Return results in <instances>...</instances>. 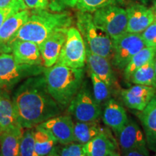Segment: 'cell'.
Returning a JSON list of instances; mask_svg holds the SVG:
<instances>
[{
  "label": "cell",
  "mask_w": 156,
  "mask_h": 156,
  "mask_svg": "<svg viewBox=\"0 0 156 156\" xmlns=\"http://www.w3.org/2000/svg\"><path fill=\"white\" fill-rule=\"evenodd\" d=\"M73 23V17L68 12L33 9L28 20L20 27L11 42L17 40L36 43L38 46L56 31L68 29Z\"/></svg>",
  "instance_id": "7a4b0ae2"
},
{
  "label": "cell",
  "mask_w": 156,
  "mask_h": 156,
  "mask_svg": "<svg viewBox=\"0 0 156 156\" xmlns=\"http://www.w3.org/2000/svg\"><path fill=\"white\" fill-rule=\"evenodd\" d=\"M12 99L17 120L23 128L38 126L58 116L62 111L48 93L44 74L25 79Z\"/></svg>",
  "instance_id": "6da1fadb"
},
{
  "label": "cell",
  "mask_w": 156,
  "mask_h": 156,
  "mask_svg": "<svg viewBox=\"0 0 156 156\" xmlns=\"http://www.w3.org/2000/svg\"><path fill=\"white\" fill-rule=\"evenodd\" d=\"M107 156H121V155L118 153H117L116 151H115V152H114V153L109 154V155H107Z\"/></svg>",
  "instance_id": "74e56055"
},
{
  "label": "cell",
  "mask_w": 156,
  "mask_h": 156,
  "mask_svg": "<svg viewBox=\"0 0 156 156\" xmlns=\"http://www.w3.org/2000/svg\"><path fill=\"white\" fill-rule=\"evenodd\" d=\"M20 156H36L34 144V129H27L21 139Z\"/></svg>",
  "instance_id": "f1b7e54d"
},
{
  "label": "cell",
  "mask_w": 156,
  "mask_h": 156,
  "mask_svg": "<svg viewBox=\"0 0 156 156\" xmlns=\"http://www.w3.org/2000/svg\"><path fill=\"white\" fill-rule=\"evenodd\" d=\"M152 9H153V11L154 12V15H155V21L156 22V7H152Z\"/></svg>",
  "instance_id": "f35d334b"
},
{
  "label": "cell",
  "mask_w": 156,
  "mask_h": 156,
  "mask_svg": "<svg viewBox=\"0 0 156 156\" xmlns=\"http://www.w3.org/2000/svg\"><path fill=\"white\" fill-rule=\"evenodd\" d=\"M145 46L156 48V22L152 23L141 34Z\"/></svg>",
  "instance_id": "d6a6232c"
},
{
  "label": "cell",
  "mask_w": 156,
  "mask_h": 156,
  "mask_svg": "<svg viewBox=\"0 0 156 156\" xmlns=\"http://www.w3.org/2000/svg\"><path fill=\"white\" fill-rule=\"evenodd\" d=\"M67 112L77 122H96L102 114L101 106L95 101L87 84L83 83L68 106Z\"/></svg>",
  "instance_id": "52a82bcc"
},
{
  "label": "cell",
  "mask_w": 156,
  "mask_h": 156,
  "mask_svg": "<svg viewBox=\"0 0 156 156\" xmlns=\"http://www.w3.org/2000/svg\"><path fill=\"white\" fill-rule=\"evenodd\" d=\"M102 118L103 123L112 129L116 135L125 126L129 119L124 106L113 98H109L104 103Z\"/></svg>",
  "instance_id": "e0dca14e"
},
{
  "label": "cell",
  "mask_w": 156,
  "mask_h": 156,
  "mask_svg": "<svg viewBox=\"0 0 156 156\" xmlns=\"http://www.w3.org/2000/svg\"><path fill=\"white\" fill-rule=\"evenodd\" d=\"M155 156H156V155H155Z\"/></svg>",
  "instance_id": "f6af8a7d"
},
{
  "label": "cell",
  "mask_w": 156,
  "mask_h": 156,
  "mask_svg": "<svg viewBox=\"0 0 156 156\" xmlns=\"http://www.w3.org/2000/svg\"><path fill=\"white\" fill-rule=\"evenodd\" d=\"M2 130H1V129H0V134H2Z\"/></svg>",
  "instance_id": "b9f144b4"
},
{
  "label": "cell",
  "mask_w": 156,
  "mask_h": 156,
  "mask_svg": "<svg viewBox=\"0 0 156 156\" xmlns=\"http://www.w3.org/2000/svg\"><path fill=\"white\" fill-rule=\"evenodd\" d=\"M12 99L6 91L0 90V129L2 132L20 128Z\"/></svg>",
  "instance_id": "ffe728a7"
},
{
  "label": "cell",
  "mask_w": 156,
  "mask_h": 156,
  "mask_svg": "<svg viewBox=\"0 0 156 156\" xmlns=\"http://www.w3.org/2000/svg\"><path fill=\"white\" fill-rule=\"evenodd\" d=\"M137 116L145 132L147 147L156 153V93Z\"/></svg>",
  "instance_id": "ac0fdd59"
},
{
  "label": "cell",
  "mask_w": 156,
  "mask_h": 156,
  "mask_svg": "<svg viewBox=\"0 0 156 156\" xmlns=\"http://www.w3.org/2000/svg\"><path fill=\"white\" fill-rule=\"evenodd\" d=\"M0 156H2V155H1V154H0Z\"/></svg>",
  "instance_id": "ee69618b"
},
{
  "label": "cell",
  "mask_w": 156,
  "mask_h": 156,
  "mask_svg": "<svg viewBox=\"0 0 156 156\" xmlns=\"http://www.w3.org/2000/svg\"><path fill=\"white\" fill-rule=\"evenodd\" d=\"M129 82L134 85H142L156 88V75L154 59L148 62L136 70L129 78Z\"/></svg>",
  "instance_id": "484cf974"
},
{
  "label": "cell",
  "mask_w": 156,
  "mask_h": 156,
  "mask_svg": "<svg viewBox=\"0 0 156 156\" xmlns=\"http://www.w3.org/2000/svg\"><path fill=\"white\" fill-rule=\"evenodd\" d=\"M86 62V48L83 36L77 28L70 27L67 39L56 63L72 68H83Z\"/></svg>",
  "instance_id": "9c48e42d"
},
{
  "label": "cell",
  "mask_w": 156,
  "mask_h": 156,
  "mask_svg": "<svg viewBox=\"0 0 156 156\" xmlns=\"http://www.w3.org/2000/svg\"><path fill=\"white\" fill-rule=\"evenodd\" d=\"M155 55L156 48L153 47L145 46L139 52H137L132 58V59L124 69V75L126 80H129V78L131 77L132 75L136 69L147 63L148 62L154 59Z\"/></svg>",
  "instance_id": "d4e9b609"
},
{
  "label": "cell",
  "mask_w": 156,
  "mask_h": 156,
  "mask_svg": "<svg viewBox=\"0 0 156 156\" xmlns=\"http://www.w3.org/2000/svg\"><path fill=\"white\" fill-rule=\"evenodd\" d=\"M24 9H26V7L23 0H12L8 6L0 8V28L9 17Z\"/></svg>",
  "instance_id": "f546056e"
},
{
  "label": "cell",
  "mask_w": 156,
  "mask_h": 156,
  "mask_svg": "<svg viewBox=\"0 0 156 156\" xmlns=\"http://www.w3.org/2000/svg\"><path fill=\"white\" fill-rule=\"evenodd\" d=\"M128 16L126 32L140 34L155 22L153 9L140 4H133L126 9Z\"/></svg>",
  "instance_id": "7c38bea8"
},
{
  "label": "cell",
  "mask_w": 156,
  "mask_h": 156,
  "mask_svg": "<svg viewBox=\"0 0 156 156\" xmlns=\"http://www.w3.org/2000/svg\"><path fill=\"white\" fill-rule=\"evenodd\" d=\"M153 7H156V1H155V2H153Z\"/></svg>",
  "instance_id": "60d3db41"
},
{
  "label": "cell",
  "mask_w": 156,
  "mask_h": 156,
  "mask_svg": "<svg viewBox=\"0 0 156 156\" xmlns=\"http://www.w3.org/2000/svg\"><path fill=\"white\" fill-rule=\"evenodd\" d=\"M77 27L83 36L85 47L88 48L93 53L108 59L112 57V39L95 24L90 13L78 12Z\"/></svg>",
  "instance_id": "277c9868"
},
{
  "label": "cell",
  "mask_w": 156,
  "mask_h": 156,
  "mask_svg": "<svg viewBox=\"0 0 156 156\" xmlns=\"http://www.w3.org/2000/svg\"><path fill=\"white\" fill-rule=\"evenodd\" d=\"M56 138L48 130L40 126L34 129V144L36 156H46L56 147Z\"/></svg>",
  "instance_id": "603a6c76"
},
{
  "label": "cell",
  "mask_w": 156,
  "mask_h": 156,
  "mask_svg": "<svg viewBox=\"0 0 156 156\" xmlns=\"http://www.w3.org/2000/svg\"><path fill=\"white\" fill-rule=\"evenodd\" d=\"M30 10L24 9L11 15L0 28V54L11 52V42L20 27L28 20Z\"/></svg>",
  "instance_id": "8fae6325"
},
{
  "label": "cell",
  "mask_w": 156,
  "mask_h": 156,
  "mask_svg": "<svg viewBox=\"0 0 156 156\" xmlns=\"http://www.w3.org/2000/svg\"><path fill=\"white\" fill-rule=\"evenodd\" d=\"M68 29H62L56 31L39 46L43 63L46 68L52 67L57 62L67 39Z\"/></svg>",
  "instance_id": "5bb4252c"
},
{
  "label": "cell",
  "mask_w": 156,
  "mask_h": 156,
  "mask_svg": "<svg viewBox=\"0 0 156 156\" xmlns=\"http://www.w3.org/2000/svg\"><path fill=\"white\" fill-rule=\"evenodd\" d=\"M89 75L93 84V96L99 104H104L110 98V87L100 77L89 71Z\"/></svg>",
  "instance_id": "83f0119b"
},
{
  "label": "cell",
  "mask_w": 156,
  "mask_h": 156,
  "mask_svg": "<svg viewBox=\"0 0 156 156\" xmlns=\"http://www.w3.org/2000/svg\"><path fill=\"white\" fill-rule=\"evenodd\" d=\"M123 156H150V154L147 147H143L124 153Z\"/></svg>",
  "instance_id": "e575fe53"
},
{
  "label": "cell",
  "mask_w": 156,
  "mask_h": 156,
  "mask_svg": "<svg viewBox=\"0 0 156 156\" xmlns=\"http://www.w3.org/2000/svg\"><path fill=\"white\" fill-rule=\"evenodd\" d=\"M12 0H0V8H4L8 6Z\"/></svg>",
  "instance_id": "d590c367"
},
{
  "label": "cell",
  "mask_w": 156,
  "mask_h": 156,
  "mask_svg": "<svg viewBox=\"0 0 156 156\" xmlns=\"http://www.w3.org/2000/svg\"><path fill=\"white\" fill-rule=\"evenodd\" d=\"M26 9H46L48 0H23Z\"/></svg>",
  "instance_id": "836d02e7"
},
{
  "label": "cell",
  "mask_w": 156,
  "mask_h": 156,
  "mask_svg": "<svg viewBox=\"0 0 156 156\" xmlns=\"http://www.w3.org/2000/svg\"><path fill=\"white\" fill-rule=\"evenodd\" d=\"M11 52L15 61L20 64L41 66L43 59L40 48L36 43L17 40L11 45Z\"/></svg>",
  "instance_id": "2e32d148"
},
{
  "label": "cell",
  "mask_w": 156,
  "mask_h": 156,
  "mask_svg": "<svg viewBox=\"0 0 156 156\" xmlns=\"http://www.w3.org/2000/svg\"><path fill=\"white\" fill-rule=\"evenodd\" d=\"M156 93L155 87L134 85L121 92L123 103L128 108L141 112L144 110Z\"/></svg>",
  "instance_id": "4fadbf2b"
},
{
  "label": "cell",
  "mask_w": 156,
  "mask_h": 156,
  "mask_svg": "<svg viewBox=\"0 0 156 156\" xmlns=\"http://www.w3.org/2000/svg\"><path fill=\"white\" fill-rule=\"evenodd\" d=\"M87 156H107L116 151L114 140L104 131L83 145Z\"/></svg>",
  "instance_id": "44dd1931"
},
{
  "label": "cell",
  "mask_w": 156,
  "mask_h": 156,
  "mask_svg": "<svg viewBox=\"0 0 156 156\" xmlns=\"http://www.w3.org/2000/svg\"><path fill=\"white\" fill-rule=\"evenodd\" d=\"M126 0H77L75 7L79 12H94L108 5H123Z\"/></svg>",
  "instance_id": "4316f807"
},
{
  "label": "cell",
  "mask_w": 156,
  "mask_h": 156,
  "mask_svg": "<svg viewBox=\"0 0 156 156\" xmlns=\"http://www.w3.org/2000/svg\"><path fill=\"white\" fill-rule=\"evenodd\" d=\"M86 64L88 71L100 77L109 87L114 85L115 75L108 58L93 53L86 48Z\"/></svg>",
  "instance_id": "d6986e66"
},
{
  "label": "cell",
  "mask_w": 156,
  "mask_h": 156,
  "mask_svg": "<svg viewBox=\"0 0 156 156\" xmlns=\"http://www.w3.org/2000/svg\"><path fill=\"white\" fill-rule=\"evenodd\" d=\"M104 131L98 122H77L74 125L75 142L85 145Z\"/></svg>",
  "instance_id": "cb8c5ba5"
},
{
  "label": "cell",
  "mask_w": 156,
  "mask_h": 156,
  "mask_svg": "<svg viewBox=\"0 0 156 156\" xmlns=\"http://www.w3.org/2000/svg\"><path fill=\"white\" fill-rule=\"evenodd\" d=\"M155 1H156V0H154V2H155Z\"/></svg>",
  "instance_id": "7bdbcfd3"
},
{
  "label": "cell",
  "mask_w": 156,
  "mask_h": 156,
  "mask_svg": "<svg viewBox=\"0 0 156 156\" xmlns=\"http://www.w3.org/2000/svg\"><path fill=\"white\" fill-rule=\"evenodd\" d=\"M46 156H58L57 152H56V147L54 148V149L52 151L51 153L47 155Z\"/></svg>",
  "instance_id": "8d00e7d4"
},
{
  "label": "cell",
  "mask_w": 156,
  "mask_h": 156,
  "mask_svg": "<svg viewBox=\"0 0 156 156\" xmlns=\"http://www.w3.org/2000/svg\"><path fill=\"white\" fill-rule=\"evenodd\" d=\"M44 75L52 98L63 110L69 106L83 84V68H72L56 63L46 68Z\"/></svg>",
  "instance_id": "3957f363"
},
{
  "label": "cell",
  "mask_w": 156,
  "mask_h": 156,
  "mask_svg": "<svg viewBox=\"0 0 156 156\" xmlns=\"http://www.w3.org/2000/svg\"><path fill=\"white\" fill-rule=\"evenodd\" d=\"M42 66L20 64L12 54H0V87L10 89L27 78L44 74Z\"/></svg>",
  "instance_id": "5b68a950"
},
{
  "label": "cell",
  "mask_w": 156,
  "mask_h": 156,
  "mask_svg": "<svg viewBox=\"0 0 156 156\" xmlns=\"http://www.w3.org/2000/svg\"><path fill=\"white\" fill-rule=\"evenodd\" d=\"M23 127L3 132L0 136V154L2 156H20Z\"/></svg>",
  "instance_id": "7402d4cb"
},
{
  "label": "cell",
  "mask_w": 156,
  "mask_h": 156,
  "mask_svg": "<svg viewBox=\"0 0 156 156\" xmlns=\"http://www.w3.org/2000/svg\"><path fill=\"white\" fill-rule=\"evenodd\" d=\"M117 136L122 153L136 148L147 147L145 134L139 125L131 119H129Z\"/></svg>",
  "instance_id": "9a60e30c"
},
{
  "label": "cell",
  "mask_w": 156,
  "mask_h": 156,
  "mask_svg": "<svg viewBox=\"0 0 156 156\" xmlns=\"http://www.w3.org/2000/svg\"><path fill=\"white\" fill-rule=\"evenodd\" d=\"M74 125L72 117L69 115L53 117L38 124V126L48 130L62 145L75 142Z\"/></svg>",
  "instance_id": "30bf717a"
},
{
  "label": "cell",
  "mask_w": 156,
  "mask_h": 156,
  "mask_svg": "<svg viewBox=\"0 0 156 156\" xmlns=\"http://www.w3.org/2000/svg\"><path fill=\"white\" fill-rule=\"evenodd\" d=\"M58 156H87L83 148V145L80 143H71L63 145L62 147L56 148Z\"/></svg>",
  "instance_id": "4dcf8cb0"
},
{
  "label": "cell",
  "mask_w": 156,
  "mask_h": 156,
  "mask_svg": "<svg viewBox=\"0 0 156 156\" xmlns=\"http://www.w3.org/2000/svg\"><path fill=\"white\" fill-rule=\"evenodd\" d=\"M77 0H48V8L52 12H61L68 8L75 7Z\"/></svg>",
  "instance_id": "1f68e13d"
},
{
  "label": "cell",
  "mask_w": 156,
  "mask_h": 156,
  "mask_svg": "<svg viewBox=\"0 0 156 156\" xmlns=\"http://www.w3.org/2000/svg\"><path fill=\"white\" fill-rule=\"evenodd\" d=\"M154 67H155V73L156 75V55L155 56V58H154Z\"/></svg>",
  "instance_id": "ab89813d"
},
{
  "label": "cell",
  "mask_w": 156,
  "mask_h": 156,
  "mask_svg": "<svg viewBox=\"0 0 156 156\" xmlns=\"http://www.w3.org/2000/svg\"><path fill=\"white\" fill-rule=\"evenodd\" d=\"M93 21L112 38L126 33L128 16L126 9L117 5H108L94 12Z\"/></svg>",
  "instance_id": "8992f818"
},
{
  "label": "cell",
  "mask_w": 156,
  "mask_h": 156,
  "mask_svg": "<svg viewBox=\"0 0 156 156\" xmlns=\"http://www.w3.org/2000/svg\"><path fill=\"white\" fill-rule=\"evenodd\" d=\"M112 39L113 64L119 70H124L132 58L145 47L141 34L126 32Z\"/></svg>",
  "instance_id": "ba28073f"
}]
</instances>
